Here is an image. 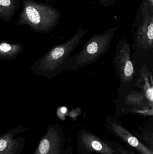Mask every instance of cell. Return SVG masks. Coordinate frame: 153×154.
Wrapping results in <instances>:
<instances>
[{
  "label": "cell",
  "mask_w": 153,
  "mask_h": 154,
  "mask_svg": "<svg viewBox=\"0 0 153 154\" xmlns=\"http://www.w3.org/2000/svg\"><path fill=\"white\" fill-rule=\"evenodd\" d=\"M118 29V27L110 28L91 36L80 52L70 56L66 62V70L76 71L99 60L109 49Z\"/></svg>",
  "instance_id": "obj_3"
},
{
  "label": "cell",
  "mask_w": 153,
  "mask_h": 154,
  "mask_svg": "<svg viewBox=\"0 0 153 154\" xmlns=\"http://www.w3.org/2000/svg\"><path fill=\"white\" fill-rule=\"evenodd\" d=\"M17 141L13 139L11 134L0 137V154H14L17 148Z\"/></svg>",
  "instance_id": "obj_13"
},
{
  "label": "cell",
  "mask_w": 153,
  "mask_h": 154,
  "mask_svg": "<svg viewBox=\"0 0 153 154\" xmlns=\"http://www.w3.org/2000/svg\"><path fill=\"white\" fill-rule=\"evenodd\" d=\"M118 90V97L114 100L117 112L120 111L124 113L132 112L152 116L153 106L147 101L135 82L130 85H120Z\"/></svg>",
  "instance_id": "obj_5"
},
{
  "label": "cell",
  "mask_w": 153,
  "mask_h": 154,
  "mask_svg": "<svg viewBox=\"0 0 153 154\" xmlns=\"http://www.w3.org/2000/svg\"><path fill=\"white\" fill-rule=\"evenodd\" d=\"M100 3L105 7L114 6L117 4V0H98Z\"/></svg>",
  "instance_id": "obj_14"
},
{
  "label": "cell",
  "mask_w": 153,
  "mask_h": 154,
  "mask_svg": "<svg viewBox=\"0 0 153 154\" xmlns=\"http://www.w3.org/2000/svg\"><path fill=\"white\" fill-rule=\"evenodd\" d=\"M20 0H0V18L9 22L17 11Z\"/></svg>",
  "instance_id": "obj_11"
},
{
  "label": "cell",
  "mask_w": 153,
  "mask_h": 154,
  "mask_svg": "<svg viewBox=\"0 0 153 154\" xmlns=\"http://www.w3.org/2000/svg\"><path fill=\"white\" fill-rule=\"evenodd\" d=\"M81 139L85 148L90 151L102 154H114L115 153V151L108 145L90 133L83 132Z\"/></svg>",
  "instance_id": "obj_10"
},
{
  "label": "cell",
  "mask_w": 153,
  "mask_h": 154,
  "mask_svg": "<svg viewBox=\"0 0 153 154\" xmlns=\"http://www.w3.org/2000/svg\"><path fill=\"white\" fill-rule=\"evenodd\" d=\"M22 46L21 43L11 44L5 41H0V59H14L21 52Z\"/></svg>",
  "instance_id": "obj_12"
},
{
  "label": "cell",
  "mask_w": 153,
  "mask_h": 154,
  "mask_svg": "<svg viewBox=\"0 0 153 154\" xmlns=\"http://www.w3.org/2000/svg\"><path fill=\"white\" fill-rule=\"evenodd\" d=\"M60 19V12L52 5L24 0L18 24L28 25L36 32L46 33L57 25Z\"/></svg>",
  "instance_id": "obj_4"
},
{
  "label": "cell",
  "mask_w": 153,
  "mask_h": 154,
  "mask_svg": "<svg viewBox=\"0 0 153 154\" xmlns=\"http://www.w3.org/2000/svg\"><path fill=\"white\" fill-rule=\"evenodd\" d=\"M153 71L146 66L137 71L135 83L142 91L147 101L153 106Z\"/></svg>",
  "instance_id": "obj_8"
},
{
  "label": "cell",
  "mask_w": 153,
  "mask_h": 154,
  "mask_svg": "<svg viewBox=\"0 0 153 154\" xmlns=\"http://www.w3.org/2000/svg\"><path fill=\"white\" fill-rule=\"evenodd\" d=\"M131 53L130 44L127 38H120L116 47L113 61L115 73L120 79V85H130L135 82L137 72Z\"/></svg>",
  "instance_id": "obj_6"
},
{
  "label": "cell",
  "mask_w": 153,
  "mask_h": 154,
  "mask_svg": "<svg viewBox=\"0 0 153 154\" xmlns=\"http://www.w3.org/2000/svg\"><path fill=\"white\" fill-rule=\"evenodd\" d=\"M107 121L109 125L112 130L131 146L137 149L142 154H153L148 148L140 143L136 137L132 135L117 121L110 118L107 119Z\"/></svg>",
  "instance_id": "obj_9"
},
{
  "label": "cell",
  "mask_w": 153,
  "mask_h": 154,
  "mask_svg": "<svg viewBox=\"0 0 153 154\" xmlns=\"http://www.w3.org/2000/svg\"><path fill=\"white\" fill-rule=\"evenodd\" d=\"M132 32L131 58L136 70L146 66L153 71V0H142Z\"/></svg>",
  "instance_id": "obj_1"
},
{
  "label": "cell",
  "mask_w": 153,
  "mask_h": 154,
  "mask_svg": "<svg viewBox=\"0 0 153 154\" xmlns=\"http://www.w3.org/2000/svg\"><path fill=\"white\" fill-rule=\"evenodd\" d=\"M54 127L48 129L36 149L35 154H60V137Z\"/></svg>",
  "instance_id": "obj_7"
},
{
  "label": "cell",
  "mask_w": 153,
  "mask_h": 154,
  "mask_svg": "<svg viewBox=\"0 0 153 154\" xmlns=\"http://www.w3.org/2000/svg\"><path fill=\"white\" fill-rule=\"evenodd\" d=\"M88 29H80L66 42L55 46L34 63L31 69L36 75L51 79L66 69V64Z\"/></svg>",
  "instance_id": "obj_2"
}]
</instances>
